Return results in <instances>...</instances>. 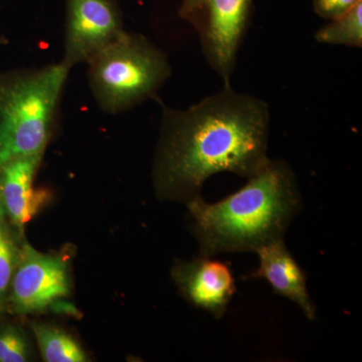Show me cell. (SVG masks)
Returning <instances> with one entry per match:
<instances>
[{
    "instance_id": "cell-4",
    "label": "cell",
    "mask_w": 362,
    "mask_h": 362,
    "mask_svg": "<svg viewBox=\"0 0 362 362\" xmlns=\"http://www.w3.org/2000/svg\"><path fill=\"white\" fill-rule=\"evenodd\" d=\"M90 90L107 113L133 108L156 93L171 75L168 57L141 35L124 32L87 62Z\"/></svg>"
},
{
    "instance_id": "cell-5",
    "label": "cell",
    "mask_w": 362,
    "mask_h": 362,
    "mask_svg": "<svg viewBox=\"0 0 362 362\" xmlns=\"http://www.w3.org/2000/svg\"><path fill=\"white\" fill-rule=\"evenodd\" d=\"M254 0H182L178 14L199 35L209 66L230 85Z\"/></svg>"
},
{
    "instance_id": "cell-12",
    "label": "cell",
    "mask_w": 362,
    "mask_h": 362,
    "mask_svg": "<svg viewBox=\"0 0 362 362\" xmlns=\"http://www.w3.org/2000/svg\"><path fill=\"white\" fill-rule=\"evenodd\" d=\"M315 33V40L321 44L362 47V0L339 18L330 21Z\"/></svg>"
},
{
    "instance_id": "cell-9",
    "label": "cell",
    "mask_w": 362,
    "mask_h": 362,
    "mask_svg": "<svg viewBox=\"0 0 362 362\" xmlns=\"http://www.w3.org/2000/svg\"><path fill=\"white\" fill-rule=\"evenodd\" d=\"M42 156L18 157L0 166V211L20 232L49 199V192L33 185Z\"/></svg>"
},
{
    "instance_id": "cell-10",
    "label": "cell",
    "mask_w": 362,
    "mask_h": 362,
    "mask_svg": "<svg viewBox=\"0 0 362 362\" xmlns=\"http://www.w3.org/2000/svg\"><path fill=\"white\" fill-rule=\"evenodd\" d=\"M256 254L259 267L249 278L264 279L276 294L291 300L309 320H314L316 308L307 289L306 275L286 247L284 239L269 243Z\"/></svg>"
},
{
    "instance_id": "cell-8",
    "label": "cell",
    "mask_w": 362,
    "mask_h": 362,
    "mask_svg": "<svg viewBox=\"0 0 362 362\" xmlns=\"http://www.w3.org/2000/svg\"><path fill=\"white\" fill-rule=\"evenodd\" d=\"M175 278L190 303L216 319L225 315L237 290L230 266L213 257L202 256L180 264Z\"/></svg>"
},
{
    "instance_id": "cell-2",
    "label": "cell",
    "mask_w": 362,
    "mask_h": 362,
    "mask_svg": "<svg viewBox=\"0 0 362 362\" xmlns=\"http://www.w3.org/2000/svg\"><path fill=\"white\" fill-rule=\"evenodd\" d=\"M194 230L204 257L258 251L283 239L300 211L301 195L291 168L269 160L235 194L214 204L197 197L188 202Z\"/></svg>"
},
{
    "instance_id": "cell-13",
    "label": "cell",
    "mask_w": 362,
    "mask_h": 362,
    "mask_svg": "<svg viewBox=\"0 0 362 362\" xmlns=\"http://www.w3.org/2000/svg\"><path fill=\"white\" fill-rule=\"evenodd\" d=\"M18 247L6 216L0 211V309L8 299L9 289L20 258Z\"/></svg>"
},
{
    "instance_id": "cell-6",
    "label": "cell",
    "mask_w": 362,
    "mask_h": 362,
    "mask_svg": "<svg viewBox=\"0 0 362 362\" xmlns=\"http://www.w3.org/2000/svg\"><path fill=\"white\" fill-rule=\"evenodd\" d=\"M65 65L87 63L120 37L123 16L117 0H65Z\"/></svg>"
},
{
    "instance_id": "cell-15",
    "label": "cell",
    "mask_w": 362,
    "mask_h": 362,
    "mask_svg": "<svg viewBox=\"0 0 362 362\" xmlns=\"http://www.w3.org/2000/svg\"><path fill=\"white\" fill-rule=\"evenodd\" d=\"M361 0H314V11L325 20L333 21L347 13Z\"/></svg>"
},
{
    "instance_id": "cell-1",
    "label": "cell",
    "mask_w": 362,
    "mask_h": 362,
    "mask_svg": "<svg viewBox=\"0 0 362 362\" xmlns=\"http://www.w3.org/2000/svg\"><path fill=\"white\" fill-rule=\"evenodd\" d=\"M270 108L232 86L185 110L163 106L154 180L162 197L188 204L207 178L232 173L250 178L268 163Z\"/></svg>"
},
{
    "instance_id": "cell-11",
    "label": "cell",
    "mask_w": 362,
    "mask_h": 362,
    "mask_svg": "<svg viewBox=\"0 0 362 362\" xmlns=\"http://www.w3.org/2000/svg\"><path fill=\"white\" fill-rule=\"evenodd\" d=\"M33 330L45 361H87L84 350L63 330L37 323L33 324Z\"/></svg>"
},
{
    "instance_id": "cell-14",
    "label": "cell",
    "mask_w": 362,
    "mask_h": 362,
    "mask_svg": "<svg viewBox=\"0 0 362 362\" xmlns=\"http://www.w3.org/2000/svg\"><path fill=\"white\" fill-rule=\"evenodd\" d=\"M30 354V345L23 333L13 327L0 330V362L28 361Z\"/></svg>"
},
{
    "instance_id": "cell-3",
    "label": "cell",
    "mask_w": 362,
    "mask_h": 362,
    "mask_svg": "<svg viewBox=\"0 0 362 362\" xmlns=\"http://www.w3.org/2000/svg\"><path fill=\"white\" fill-rule=\"evenodd\" d=\"M70 70L61 62L0 80V166L44 154Z\"/></svg>"
},
{
    "instance_id": "cell-7",
    "label": "cell",
    "mask_w": 362,
    "mask_h": 362,
    "mask_svg": "<svg viewBox=\"0 0 362 362\" xmlns=\"http://www.w3.org/2000/svg\"><path fill=\"white\" fill-rule=\"evenodd\" d=\"M69 293L66 262L37 252L28 243L21 245L8 295L13 311L18 314L42 311Z\"/></svg>"
}]
</instances>
